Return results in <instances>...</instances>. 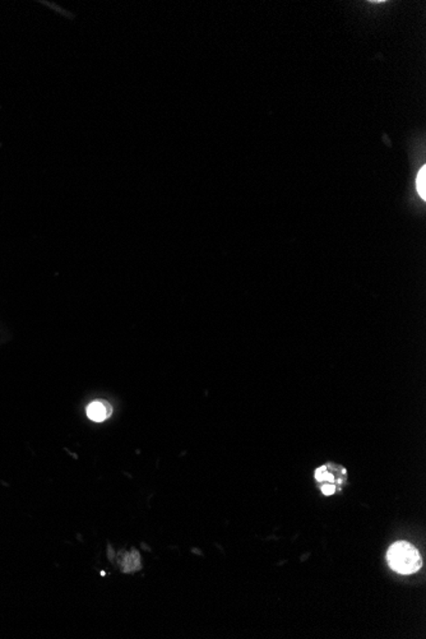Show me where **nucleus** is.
<instances>
[{"mask_svg":"<svg viewBox=\"0 0 426 639\" xmlns=\"http://www.w3.org/2000/svg\"><path fill=\"white\" fill-rule=\"evenodd\" d=\"M387 559L394 572L400 575L416 573L423 564L418 549L406 541L393 543L388 550Z\"/></svg>","mask_w":426,"mask_h":639,"instance_id":"obj_1","label":"nucleus"},{"mask_svg":"<svg viewBox=\"0 0 426 639\" xmlns=\"http://www.w3.org/2000/svg\"><path fill=\"white\" fill-rule=\"evenodd\" d=\"M315 480L321 485H335L336 488L341 489V485H344L347 479V471L342 466H338L335 464H327L317 469L315 472Z\"/></svg>","mask_w":426,"mask_h":639,"instance_id":"obj_2","label":"nucleus"},{"mask_svg":"<svg viewBox=\"0 0 426 639\" xmlns=\"http://www.w3.org/2000/svg\"><path fill=\"white\" fill-rule=\"evenodd\" d=\"M113 414V406L107 401H95L87 408V415L91 420L101 423Z\"/></svg>","mask_w":426,"mask_h":639,"instance_id":"obj_3","label":"nucleus"},{"mask_svg":"<svg viewBox=\"0 0 426 639\" xmlns=\"http://www.w3.org/2000/svg\"><path fill=\"white\" fill-rule=\"evenodd\" d=\"M416 189L423 200H426V168L423 166L418 171V177H416Z\"/></svg>","mask_w":426,"mask_h":639,"instance_id":"obj_4","label":"nucleus"},{"mask_svg":"<svg viewBox=\"0 0 426 639\" xmlns=\"http://www.w3.org/2000/svg\"><path fill=\"white\" fill-rule=\"evenodd\" d=\"M321 489H322L323 494L327 496H333L338 491V489L335 485H321Z\"/></svg>","mask_w":426,"mask_h":639,"instance_id":"obj_5","label":"nucleus"}]
</instances>
